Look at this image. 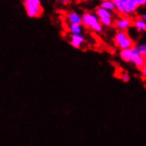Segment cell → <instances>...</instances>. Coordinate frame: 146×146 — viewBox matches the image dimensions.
Masks as SVG:
<instances>
[{
    "instance_id": "6da1fadb",
    "label": "cell",
    "mask_w": 146,
    "mask_h": 146,
    "mask_svg": "<svg viewBox=\"0 0 146 146\" xmlns=\"http://www.w3.org/2000/svg\"><path fill=\"white\" fill-rule=\"evenodd\" d=\"M119 16H132L139 7L146 6V0H113Z\"/></svg>"
},
{
    "instance_id": "7a4b0ae2",
    "label": "cell",
    "mask_w": 146,
    "mask_h": 146,
    "mask_svg": "<svg viewBox=\"0 0 146 146\" xmlns=\"http://www.w3.org/2000/svg\"><path fill=\"white\" fill-rule=\"evenodd\" d=\"M119 58L126 63H129L134 65L136 68L140 70L143 66H145V58L139 52H137L136 50L133 47L130 49L119 50Z\"/></svg>"
},
{
    "instance_id": "3957f363",
    "label": "cell",
    "mask_w": 146,
    "mask_h": 146,
    "mask_svg": "<svg viewBox=\"0 0 146 146\" xmlns=\"http://www.w3.org/2000/svg\"><path fill=\"white\" fill-rule=\"evenodd\" d=\"M82 26L87 29H90L95 33H102L104 26L102 25L100 19L95 13L84 12L82 14Z\"/></svg>"
},
{
    "instance_id": "277c9868",
    "label": "cell",
    "mask_w": 146,
    "mask_h": 146,
    "mask_svg": "<svg viewBox=\"0 0 146 146\" xmlns=\"http://www.w3.org/2000/svg\"><path fill=\"white\" fill-rule=\"evenodd\" d=\"M113 42L114 45L118 49H119V50L130 49L135 45L134 40L131 38L127 31L122 30H117L115 32L113 36Z\"/></svg>"
},
{
    "instance_id": "5b68a950",
    "label": "cell",
    "mask_w": 146,
    "mask_h": 146,
    "mask_svg": "<svg viewBox=\"0 0 146 146\" xmlns=\"http://www.w3.org/2000/svg\"><path fill=\"white\" fill-rule=\"evenodd\" d=\"M25 11L30 18H38L44 13L41 0H24Z\"/></svg>"
},
{
    "instance_id": "8992f818",
    "label": "cell",
    "mask_w": 146,
    "mask_h": 146,
    "mask_svg": "<svg viewBox=\"0 0 146 146\" xmlns=\"http://www.w3.org/2000/svg\"><path fill=\"white\" fill-rule=\"evenodd\" d=\"M133 26V19L127 16H119L118 18L114 19L113 27L117 30L127 31L129 28Z\"/></svg>"
},
{
    "instance_id": "52a82bcc",
    "label": "cell",
    "mask_w": 146,
    "mask_h": 146,
    "mask_svg": "<svg viewBox=\"0 0 146 146\" xmlns=\"http://www.w3.org/2000/svg\"><path fill=\"white\" fill-rule=\"evenodd\" d=\"M85 42V37L83 35H70L69 44L76 49L82 48V44Z\"/></svg>"
},
{
    "instance_id": "ba28073f",
    "label": "cell",
    "mask_w": 146,
    "mask_h": 146,
    "mask_svg": "<svg viewBox=\"0 0 146 146\" xmlns=\"http://www.w3.org/2000/svg\"><path fill=\"white\" fill-rule=\"evenodd\" d=\"M66 21L71 24H82V15L75 11H71L66 13Z\"/></svg>"
},
{
    "instance_id": "9c48e42d",
    "label": "cell",
    "mask_w": 146,
    "mask_h": 146,
    "mask_svg": "<svg viewBox=\"0 0 146 146\" xmlns=\"http://www.w3.org/2000/svg\"><path fill=\"white\" fill-rule=\"evenodd\" d=\"M84 27L82 24H67V31L70 35H82Z\"/></svg>"
},
{
    "instance_id": "30bf717a",
    "label": "cell",
    "mask_w": 146,
    "mask_h": 146,
    "mask_svg": "<svg viewBox=\"0 0 146 146\" xmlns=\"http://www.w3.org/2000/svg\"><path fill=\"white\" fill-rule=\"evenodd\" d=\"M95 13L98 15V17L99 19H104V18H113L114 17V13L106 10L105 8L101 7L100 5L98 7L96 8Z\"/></svg>"
},
{
    "instance_id": "8fae6325",
    "label": "cell",
    "mask_w": 146,
    "mask_h": 146,
    "mask_svg": "<svg viewBox=\"0 0 146 146\" xmlns=\"http://www.w3.org/2000/svg\"><path fill=\"white\" fill-rule=\"evenodd\" d=\"M133 27L138 32H145L146 31V21L136 17L133 19Z\"/></svg>"
},
{
    "instance_id": "7c38bea8",
    "label": "cell",
    "mask_w": 146,
    "mask_h": 146,
    "mask_svg": "<svg viewBox=\"0 0 146 146\" xmlns=\"http://www.w3.org/2000/svg\"><path fill=\"white\" fill-rule=\"evenodd\" d=\"M100 6L105 8L106 10L111 11V12H115L116 11V8H115V5L113 2V0H110V1H103L100 4Z\"/></svg>"
},
{
    "instance_id": "4fadbf2b",
    "label": "cell",
    "mask_w": 146,
    "mask_h": 146,
    "mask_svg": "<svg viewBox=\"0 0 146 146\" xmlns=\"http://www.w3.org/2000/svg\"><path fill=\"white\" fill-rule=\"evenodd\" d=\"M134 48L136 50L137 52H139L142 56H143L144 58H146V44H135L134 46Z\"/></svg>"
},
{
    "instance_id": "5bb4252c",
    "label": "cell",
    "mask_w": 146,
    "mask_h": 146,
    "mask_svg": "<svg viewBox=\"0 0 146 146\" xmlns=\"http://www.w3.org/2000/svg\"><path fill=\"white\" fill-rule=\"evenodd\" d=\"M121 79L123 82H128L130 81V75L127 72H122L121 74Z\"/></svg>"
},
{
    "instance_id": "9a60e30c",
    "label": "cell",
    "mask_w": 146,
    "mask_h": 146,
    "mask_svg": "<svg viewBox=\"0 0 146 146\" xmlns=\"http://www.w3.org/2000/svg\"><path fill=\"white\" fill-rule=\"evenodd\" d=\"M138 18H140V19H142L143 21H146V11L145 12H143V13H138Z\"/></svg>"
},
{
    "instance_id": "2e32d148",
    "label": "cell",
    "mask_w": 146,
    "mask_h": 146,
    "mask_svg": "<svg viewBox=\"0 0 146 146\" xmlns=\"http://www.w3.org/2000/svg\"><path fill=\"white\" fill-rule=\"evenodd\" d=\"M140 72H141V74H142L143 76H145V77H146V65L141 68V69H140Z\"/></svg>"
},
{
    "instance_id": "e0dca14e",
    "label": "cell",
    "mask_w": 146,
    "mask_h": 146,
    "mask_svg": "<svg viewBox=\"0 0 146 146\" xmlns=\"http://www.w3.org/2000/svg\"><path fill=\"white\" fill-rule=\"evenodd\" d=\"M59 2H61L62 4L64 5H67V4H69L71 2V0H58Z\"/></svg>"
},
{
    "instance_id": "ac0fdd59",
    "label": "cell",
    "mask_w": 146,
    "mask_h": 146,
    "mask_svg": "<svg viewBox=\"0 0 146 146\" xmlns=\"http://www.w3.org/2000/svg\"><path fill=\"white\" fill-rule=\"evenodd\" d=\"M103 1H110V0H101V2H103Z\"/></svg>"
},
{
    "instance_id": "d6986e66",
    "label": "cell",
    "mask_w": 146,
    "mask_h": 146,
    "mask_svg": "<svg viewBox=\"0 0 146 146\" xmlns=\"http://www.w3.org/2000/svg\"><path fill=\"white\" fill-rule=\"evenodd\" d=\"M145 65H146V58H145Z\"/></svg>"
}]
</instances>
